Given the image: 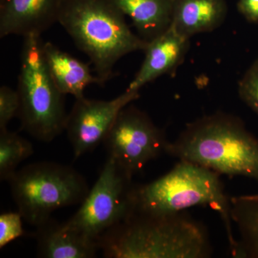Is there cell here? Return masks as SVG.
<instances>
[{
    "label": "cell",
    "mask_w": 258,
    "mask_h": 258,
    "mask_svg": "<svg viewBox=\"0 0 258 258\" xmlns=\"http://www.w3.org/2000/svg\"><path fill=\"white\" fill-rule=\"evenodd\" d=\"M5 1H6V0H0V4H3Z\"/></svg>",
    "instance_id": "obj_22"
},
{
    "label": "cell",
    "mask_w": 258,
    "mask_h": 258,
    "mask_svg": "<svg viewBox=\"0 0 258 258\" xmlns=\"http://www.w3.org/2000/svg\"><path fill=\"white\" fill-rule=\"evenodd\" d=\"M230 213L239 234L234 257L258 258V195L230 198Z\"/></svg>",
    "instance_id": "obj_16"
},
{
    "label": "cell",
    "mask_w": 258,
    "mask_h": 258,
    "mask_svg": "<svg viewBox=\"0 0 258 258\" xmlns=\"http://www.w3.org/2000/svg\"><path fill=\"white\" fill-rule=\"evenodd\" d=\"M37 255L44 258H92L99 250L98 243L71 230L52 217L37 226Z\"/></svg>",
    "instance_id": "obj_12"
},
{
    "label": "cell",
    "mask_w": 258,
    "mask_h": 258,
    "mask_svg": "<svg viewBox=\"0 0 258 258\" xmlns=\"http://www.w3.org/2000/svg\"><path fill=\"white\" fill-rule=\"evenodd\" d=\"M18 88L22 129L40 142H52L64 131L67 113L64 95L46 66L41 37H23Z\"/></svg>",
    "instance_id": "obj_5"
},
{
    "label": "cell",
    "mask_w": 258,
    "mask_h": 258,
    "mask_svg": "<svg viewBox=\"0 0 258 258\" xmlns=\"http://www.w3.org/2000/svg\"><path fill=\"white\" fill-rule=\"evenodd\" d=\"M238 93L241 100L258 116V57L239 82Z\"/></svg>",
    "instance_id": "obj_18"
},
{
    "label": "cell",
    "mask_w": 258,
    "mask_h": 258,
    "mask_svg": "<svg viewBox=\"0 0 258 258\" xmlns=\"http://www.w3.org/2000/svg\"><path fill=\"white\" fill-rule=\"evenodd\" d=\"M237 10L247 21L258 23V0H238Z\"/></svg>",
    "instance_id": "obj_21"
},
{
    "label": "cell",
    "mask_w": 258,
    "mask_h": 258,
    "mask_svg": "<svg viewBox=\"0 0 258 258\" xmlns=\"http://www.w3.org/2000/svg\"><path fill=\"white\" fill-rule=\"evenodd\" d=\"M139 98V91L126 89L110 101L85 96L76 99L64 126L75 159L92 152L103 142L119 112Z\"/></svg>",
    "instance_id": "obj_9"
},
{
    "label": "cell",
    "mask_w": 258,
    "mask_h": 258,
    "mask_svg": "<svg viewBox=\"0 0 258 258\" xmlns=\"http://www.w3.org/2000/svg\"><path fill=\"white\" fill-rule=\"evenodd\" d=\"M8 183L18 211L36 227L55 210L82 203L90 190L79 171L50 161L24 166Z\"/></svg>",
    "instance_id": "obj_6"
},
{
    "label": "cell",
    "mask_w": 258,
    "mask_h": 258,
    "mask_svg": "<svg viewBox=\"0 0 258 258\" xmlns=\"http://www.w3.org/2000/svg\"><path fill=\"white\" fill-rule=\"evenodd\" d=\"M165 154L219 174L258 182V138L235 115L217 112L188 123L168 143Z\"/></svg>",
    "instance_id": "obj_2"
},
{
    "label": "cell",
    "mask_w": 258,
    "mask_h": 258,
    "mask_svg": "<svg viewBox=\"0 0 258 258\" xmlns=\"http://www.w3.org/2000/svg\"><path fill=\"white\" fill-rule=\"evenodd\" d=\"M129 105L117 115L103 143L108 157L133 177L149 161L165 153L169 142L147 113Z\"/></svg>",
    "instance_id": "obj_8"
},
{
    "label": "cell",
    "mask_w": 258,
    "mask_h": 258,
    "mask_svg": "<svg viewBox=\"0 0 258 258\" xmlns=\"http://www.w3.org/2000/svg\"><path fill=\"white\" fill-rule=\"evenodd\" d=\"M227 14L225 0H172L171 26L190 38L215 30Z\"/></svg>",
    "instance_id": "obj_14"
},
{
    "label": "cell",
    "mask_w": 258,
    "mask_h": 258,
    "mask_svg": "<svg viewBox=\"0 0 258 258\" xmlns=\"http://www.w3.org/2000/svg\"><path fill=\"white\" fill-rule=\"evenodd\" d=\"M23 219L18 211L0 215V248L23 235Z\"/></svg>",
    "instance_id": "obj_20"
},
{
    "label": "cell",
    "mask_w": 258,
    "mask_h": 258,
    "mask_svg": "<svg viewBox=\"0 0 258 258\" xmlns=\"http://www.w3.org/2000/svg\"><path fill=\"white\" fill-rule=\"evenodd\" d=\"M125 17L110 0H64L61 8L57 23L89 57L103 85L121 57L147 47Z\"/></svg>",
    "instance_id": "obj_4"
},
{
    "label": "cell",
    "mask_w": 258,
    "mask_h": 258,
    "mask_svg": "<svg viewBox=\"0 0 258 258\" xmlns=\"http://www.w3.org/2000/svg\"><path fill=\"white\" fill-rule=\"evenodd\" d=\"M132 178L113 158L107 157L96 183L66 225L98 243L102 236L132 212Z\"/></svg>",
    "instance_id": "obj_7"
},
{
    "label": "cell",
    "mask_w": 258,
    "mask_h": 258,
    "mask_svg": "<svg viewBox=\"0 0 258 258\" xmlns=\"http://www.w3.org/2000/svg\"><path fill=\"white\" fill-rule=\"evenodd\" d=\"M189 40L170 26L164 33L148 42L142 66L127 89L139 91L163 75L175 72L189 50Z\"/></svg>",
    "instance_id": "obj_11"
},
{
    "label": "cell",
    "mask_w": 258,
    "mask_h": 258,
    "mask_svg": "<svg viewBox=\"0 0 258 258\" xmlns=\"http://www.w3.org/2000/svg\"><path fill=\"white\" fill-rule=\"evenodd\" d=\"M131 203V213L149 216L184 212L201 205L210 207L221 217L231 252L235 255L237 241L232 230L230 198L215 171L179 161L169 172L152 182L133 185Z\"/></svg>",
    "instance_id": "obj_3"
},
{
    "label": "cell",
    "mask_w": 258,
    "mask_h": 258,
    "mask_svg": "<svg viewBox=\"0 0 258 258\" xmlns=\"http://www.w3.org/2000/svg\"><path fill=\"white\" fill-rule=\"evenodd\" d=\"M105 257L207 258L208 232L186 212L160 216L131 213L98 242Z\"/></svg>",
    "instance_id": "obj_1"
},
{
    "label": "cell",
    "mask_w": 258,
    "mask_h": 258,
    "mask_svg": "<svg viewBox=\"0 0 258 258\" xmlns=\"http://www.w3.org/2000/svg\"><path fill=\"white\" fill-rule=\"evenodd\" d=\"M42 52L51 77L64 96L71 95L77 99L84 96L85 90L90 85H103L96 75L92 74L88 64L54 44L43 42Z\"/></svg>",
    "instance_id": "obj_13"
},
{
    "label": "cell",
    "mask_w": 258,
    "mask_h": 258,
    "mask_svg": "<svg viewBox=\"0 0 258 258\" xmlns=\"http://www.w3.org/2000/svg\"><path fill=\"white\" fill-rule=\"evenodd\" d=\"M64 0H6L0 4V37L41 36L58 22Z\"/></svg>",
    "instance_id": "obj_10"
},
{
    "label": "cell",
    "mask_w": 258,
    "mask_h": 258,
    "mask_svg": "<svg viewBox=\"0 0 258 258\" xmlns=\"http://www.w3.org/2000/svg\"><path fill=\"white\" fill-rule=\"evenodd\" d=\"M20 108L18 91L7 86L0 88V130L8 128V123L18 116Z\"/></svg>",
    "instance_id": "obj_19"
},
{
    "label": "cell",
    "mask_w": 258,
    "mask_h": 258,
    "mask_svg": "<svg viewBox=\"0 0 258 258\" xmlns=\"http://www.w3.org/2000/svg\"><path fill=\"white\" fill-rule=\"evenodd\" d=\"M132 20L139 36L150 42L171 26L172 0H110Z\"/></svg>",
    "instance_id": "obj_15"
},
{
    "label": "cell",
    "mask_w": 258,
    "mask_h": 258,
    "mask_svg": "<svg viewBox=\"0 0 258 258\" xmlns=\"http://www.w3.org/2000/svg\"><path fill=\"white\" fill-rule=\"evenodd\" d=\"M33 145L26 139L8 128L0 130V180L8 181L20 163L31 157Z\"/></svg>",
    "instance_id": "obj_17"
}]
</instances>
